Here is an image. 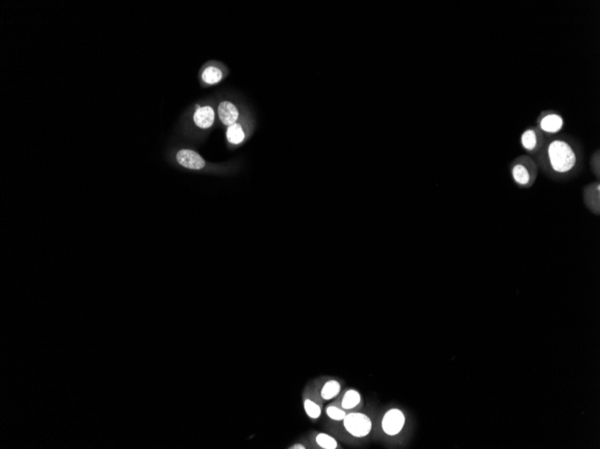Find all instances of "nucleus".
I'll use <instances>...</instances> for the list:
<instances>
[{
    "label": "nucleus",
    "mask_w": 600,
    "mask_h": 449,
    "mask_svg": "<svg viewBox=\"0 0 600 449\" xmlns=\"http://www.w3.org/2000/svg\"><path fill=\"white\" fill-rule=\"evenodd\" d=\"M289 448L305 449V448H306V446H305L304 445H302V444H300V443H297V444H295V445H293L292 446H290V447H289Z\"/></svg>",
    "instance_id": "a211bd4d"
},
{
    "label": "nucleus",
    "mask_w": 600,
    "mask_h": 449,
    "mask_svg": "<svg viewBox=\"0 0 600 449\" xmlns=\"http://www.w3.org/2000/svg\"><path fill=\"white\" fill-rule=\"evenodd\" d=\"M600 186L598 183L589 185L585 190V202L589 209L596 214H599Z\"/></svg>",
    "instance_id": "0eeeda50"
},
{
    "label": "nucleus",
    "mask_w": 600,
    "mask_h": 449,
    "mask_svg": "<svg viewBox=\"0 0 600 449\" xmlns=\"http://www.w3.org/2000/svg\"><path fill=\"white\" fill-rule=\"evenodd\" d=\"M341 392V385L337 380L330 379L323 383L320 389V397L325 401L332 400Z\"/></svg>",
    "instance_id": "1a4fd4ad"
},
{
    "label": "nucleus",
    "mask_w": 600,
    "mask_h": 449,
    "mask_svg": "<svg viewBox=\"0 0 600 449\" xmlns=\"http://www.w3.org/2000/svg\"><path fill=\"white\" fill-rule=\"evenodd\" d=\"M203 82L209 84H215L222 79V72L219 68L215 67H209L205 68L202 75Z\"/></svg>",
    "instance_id": "2eb2a0df"
},
{
    "label": "nucleus",
    "mask_w": 600,
    "mask_h": 449,
    "mask_svg": "<svg viewBox=\"0 0 600 449\" xmlns=\"http://www.w3.org/2000/svg\"><path fill=\"white\" fill-rule=\"evenodd\" d=\"M512 176L514 181L520 185H527L530 182L531 175L524 164L517 163L513 167Z\"/></svg>",
    "instance_id": "9b49d317"
},
{
    "label": "nucleus",
    "mask_w": 600,
    "mask_h": 449,
    "mask_svg": "<svg viewBox=\"0 0 600 449\" xmlns=\"http://www.w3.org/2000/svg\"><path fill=\"white\" fill-rule=\"evenodd\" d=\"M304 409L310 419H318L322 414V406L311 397L305 398Z\"/></svg>",
    "instance_id": "f8f14e48"
},
{
    "label": "nucleus",
    "mask_w": 600,
    "mask_h": 449,
    "mask_svg": "<svg viewBox=\"0 0 600 449\" xmlns=\"http://www.w3.org/2000/svg\"><path fill=\"white\" fill-rule=\"evenodd\" d=\"M521 143H522L523 147L527 149L528 151H533L537 146L538 135L536 134L535 130L528 129L527 131H525L521 136Z\"/></svg>",
    "instance_id": "ddd939ff"
},
{
    "label": "nucleus",
    "mask_w": 600,
    "mask_h": 449,
    "mask_svg": "<svg viewBox=\"0 0 600 449\" xmlns=\"http://www.w3.org/2000/svg\"><path fill=\"white\" fill-rule=\"evenodd\" d=\"M325 412H326V415L330 419L338 421V422L343 421L346 416V412L343 408H340L336 405H333V404L327 406Z\"/></svg>",
    "instance_id": "f3484780"
},
{
    "label": "nucleus",
    "mask_w": 600,
    "mask_h": 449,
    "mask_svg": "<svg viewBox=\"0 0 600 449\" xmlns=\"http://www.w3.org/2000/svg\"><path fill=\"white\" fill-rule=\"evenodd\" d=\"M361 401V394L358 392L357 390L349 389L343 395L341 405L344 410H350L358 406Z\"/></svg>",
    "instance_id": "9d476101"
},
{
    "label": "nucleus",
    "mask_w": 600,
    "mask_h": 449,
    "mask_svg": "<svg viewBox=\"0 0 600 449\" xmlns=\"http://www.w3.org/2000/svg\"><path fill=\"white\" fill-rule=\"evenodd\" d=\"M176 161L180 165L190 170H201L205 166V161L196 152L182 149L176 154Z\"/></svg>",
    "instance_id": "20e7f679"
},
{
    "label": "nucleus",
    "mask_w": 600,
    "mask_h": 449,
    "mask_svg": "<svg viewBox=\"0 0 600 449\" xmlns=\"http://www.w3.org/2000/svg\"><path fill=\"white\" fill-rule=\"evenodd\" d=\"M343 426L355 438H364L372 430V422L364 413L350 412L343 419Z\"/></svg>",
    "instance_id": "f03ea898"
},
{
    "label": "nucleus",
    "mask_w": 600,
    "mask_h": 449,
    "mask_svg": "<svg viewBox=\"0 0 600 449\" xmlns=\"http://www.w3.org/2000/svg\"><path fill=\"white\" fill-rule=\"evenodd\" d=\"M227 136L228 139L230 143H240L243 141L244 138V133H243V129L241 128L239 124L231 125L228 127V131H227Z\"/></svg>",
    "instance_id": "dca6fc26"
},
{
    "label": "nucleus",
    "mask_w": 600,
    "mask_h": 449,
    "mask_svg": "<svg viewBox=\"0 0 600 449\" xmlns=\"http://www.w3.org/2000/svg\"><path fill=\"white\" fill-rule=\"evenodd\" d=\"M219 116L221 121L223 122L225 125H231L236 123V119L238 118V110L236 109V106L234 105L233 103L229 102H221L220 106H219Z\"/></svg>",
    "instance_id": "423d86ee"
},
{
    "label": "nucleus",
    "mask_w": 600,
    "mask_h": 449,
    "mask_svg": "<svg viewBox=\"0 0 600 449\" xmlns=\"http://www.w3.org/2000/svg\"><path fill=\"white\" fill-rule=\"evenodd\" d=\"M405 423L403 411L398 409H391L385 413L382 419V429L386 434L395 436L402 430Z\"/></svg>",
    "instance_id": "7ed1b4c3"
},
{
    "label": "nucleus",
    "mask_w": 600,
    "mask_h": 449,
    "mask_svg": "<svg viewBox=\"0 0 600 449\" xmlns=\"http://www.w3.org/2000/svg\"><path fill=\"white\" fill-rule=\"evenodd\" d=\"M215 121V112L210 106L201 107L196 105V110L194 114V121L200 129H209Z\"/></svg>",
    "instance_id": "39448f33"
},
{
    "label": "nucleus",
    "mask_w": 600,
    "mask_h": 449,
    "mask_svg": "<svg viewBox=\"0 0 600 449\" xmlns=\"http://www.w3.org/2000/svg\"><path fill=\"white\" fill-rule=\"evenodd\" d=\"M563 121L562 117L557 114H549L542 118L540 127L544 132L557 133L562 129Z\"/></svg>",
    "instance_id": "6e6552de"
},
{
    "label": "nucleus",
    "mask_w": 600,
    "mask_h": 449,
    "mask_svg": "<svg viewBox=\"0 0 600 449\" xmlns=\"http://www.w3.org/2000/svg\"><path fill=\"white\" fill-rule=\"evenodd\" d=\"M548 157L552 168L560 173L570 171L576 164V155L572 148L562 140H555L549 144Z\"/></svg>",
    "instance_id": "f257e3e1"
},
{
    "label": "nucleus",
    "mask_w": 600,
    "mask_h": 449,
    "mask_svg": "<svg viewBox=\"0 0 600 449\" xmlns=\"http://www.w3.org/2000/svg\"><path fill=\"white\" fill-rule=\"evenodd\" d=\"M315 443L318 446L323 449H336L338 447V443L334 437L326 433H318L315 436Z\"/></svg>",
    "instance_id": "4468645a"
}]
</instances>
